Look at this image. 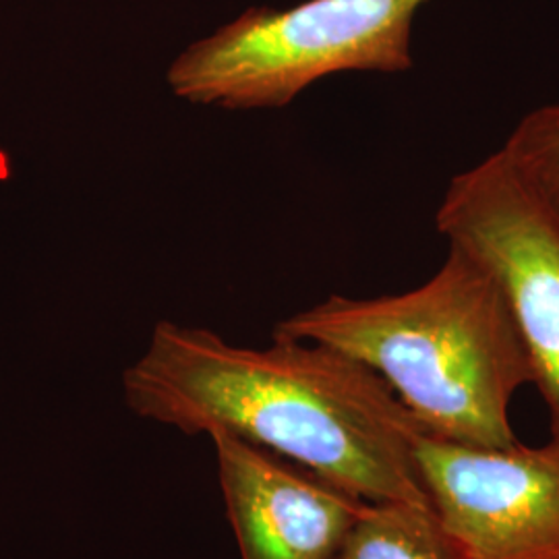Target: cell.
<instances>
[{"label": "cell", "mask_w": 559, "mask_h": 559, "mask_svg": "<svg viewBox=\"0 0 559 559\" xmlns=\"http://www.w3.org/2000/svg\"><path fill=\"white\" fill-rule=\"evenodd\" d=\"M122 394L141 419L235 436L360 500L429 503L415 456L419 420L373 369L325 344L274 336L249 348L158 321L122 373Z\"/></svg>", "instance_id": "obj_1"}, {"label": "cell", "mask_w": 559, "mask_h": 559, "mask_svg": "<svg viewBox=\"0 0 559 559\" xmlns=\"http://www.w3.org/2000/svg\"><path fill=\"white\" fill-rule=\"evenodd\" d=\"M274 336L360 360L440 440L475 448L519 441L510 408L533 383L531 357L500 282L456 247L413 290L376 299L332 295L280 321Z\"/></svg>", "instance_id": "obj_2"}, {"label": "cell", "mask_w": 559, "mask_h": 559, "mask_svg": "<svg viewBox=\"0 0 559 559\" xmlns=\"http://www.w3.org/2000/svg\"><path fill=\"white\" fill-rule=\"evenodd\" d=\"M425 0H307L253 7L170 62L179 100L222 110L284 108L316 81L413 67V21Z\"/></svg>", "instance_id": "obj_3"}, {"label": "cell", "mask_w": 559, "mask_h": 559, "mask_svg": "<svg viewBox=\"0 0 559 559\" xmlns=\"http://www.w3.org/2000/svg\"><path fill=\"white\" fill-rule=\"evenodd\" d=\"M448 247L500 282L559 441V207L503 150L450 180L436 216Z\"/></svg>", "instance_id": "obj_4"}, {"label": "cell", "mask_w": 559, "mask_h": 559, "mask_svg": "<svg viewBox=\"0 0 559 559\" xmlns=\"http://www.w3.org/2000/svg\"><path fill=\"white\" fill-rule=\"evenodd\" d=\"M429 503L460 559H559V441L475 448L423 431Z\"/></svg>", "instance_id": "obj_5"}, {"label": "cell", "mask_w": 559, "mask_h": 559, "mask_svg": "<svg viewBox=\"0 0 559 559\" xmlns=\"http://www.w3.org/2000/svg\"><path fill=\"white\" fill-rule=\"evenodd\" d=\"M240 559H338L365 500L228 433L210 436Z\"/></svg>", "instance_id": "obj_6"}, {"label": "cell", "mask_w": 559, "mask_h": 559, "mask_svg": "<svg viewBox=\"0 0 559 559\" xmlns=\"http://www.w3.org/2000/svg\"><path fill=\"white\" fill-rule=\"evenodd\" d=\"M338 559H460L431 503L365 501Z\"/></svg>", "instance_id": "obj_7"}, {"label": "cell", "mask_w": 559, "mask_h": 559, "mask_svg": "<svg viewBox=\"0 0 559 559\" xmlns=\"http://www.w3.org/2000/svg\"><path fill=\"white\" fill-rule=\"evenodd\" d=\"M501 150L559 207V104H547L524 115Z\"/></svg>", "instance_id": "obj_8"}]
</instances>
